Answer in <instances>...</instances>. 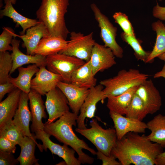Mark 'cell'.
<instances>
[{
	"label": "cell",
	"instance_id": "1f68e13d",
	"mask_svg": "<svg viewBox=\"0 0 165 165\" xmlns=\"http://www.w3.org/2000/svg\"><path fill=\"white\" fill-rule=\"evenodd\" d=\"M13 65L11 54L8 51L0 52V84L10 81L9 74Z\"/></svg>",
	"mask_w": 165,
	"mask_h": 165
},
{
	"label": "cell",
	"instance_id": "603a6c76",
	"mask_svg": "<svg viewBox=\"0 0 165 165\" xmlns=\"http://www.w3.org/2000/svg\"><path fill=\"white\" fill-rule=\"evenodd\" d=\"M94 76L90 60L74 71L70 83L78 87L90 89L96 85L97 79Z\"/></svg>",
	"mask_w": 165,
	"mask_h": 165
},
{
	"label": "cell",
	"instance_id": "7402d4cb",
	"mask_svg": "<svg viewBox=\"0 0 165 165\" xmlns=\"http://www.w3.org/2000/svg\"><path fill=\"white\" fill-rule=\"evenodd\" d=\"M68 41L61 38L48 35L42 38L34 53L46 57L59 53L66 46Z\"/></svg>",
	"mask_w": 165,
	"mask_h": 165
},
{
	"label": "cell",
	"instance_id": "d6986e66",
	"mask_svg": "<svg viewBox=\"0 0 165 165\" xmlns=\"http://www.w3.org/2000/svg\"><path fill=\"white\" fill-rule=\"evenodd\" d=\"M28 95L32 115L31 130L33 133L37 130H44V123L42 119L46 118L47 115L42 95L32 89H31Z\"/></svg>",
	"mask_w": 165,
	"mask_h": 165
},
{
	"label": "cell",
	"instance_id": "3957f363",
	"mask_svg": "<svg viewBox=\"0 0 165 165\" xmlns=\"http://www.w3.org/2000/svg\"><path fill=\"white\" fill-rule=\"evenodd\" d=\"M69 5V0H42L36 16L44 25L49 35L66 39L70 32L64 16Z\"/></svg>",
	"mask_w": 165,
	"mask_h": 165
},
{
	"label": "cell",
	"instance_id": "f35d334b",
	"mask_svg": "<svg viewBox=\"0 0 165 165\" xmlns=\"http://www.w3.org/2000/svg\"><path fill=\"white\" fill-rule=\"evenodd\" d=\"M16 87L10 81L0 84V101H1L5 94L10 93Z\"/></svg>",
	"mask_w": 165,
	"mask_h": 165
},
{
	"label": "cell",
	"instance_id": "5b68a950",
	"mask_svg": "<svg viewBox=\"0 0 165 165\" xmlns=\"http://www.w3.org/2000/svg\"><path fill=\"white\" fill-rule=\"evenodd\" d=\"M89 125L91 127L90 128H76L75 130L90 141L97 150L106 156H110L117 140L115 129H103L97 123V119H93Z\"/></svg>",
	"mask_w": 165,
	"mask_h": 165
},
{
	"label": "cell",
	"instance_id": "cb8c5ba5",
	"mask_svg": "<svg viewBox=\"0 0 165 165\" xmlns=\"http://www.w3.org/2000/svg\"><path fill=\"white\" fill-rule=\"evenodd\" d=\"M139 86L132 87L119 95L107 98L106 106L109 111L125 115Z\"/></svg>",
	"mask_w": 165,
	"mask_h": 165
},
{
	"label": "cell",
	"instance_id": "7bdbcfd3",
	"mask_svg": "<svg viewBox=\"0 0 165 165\" xmlns=\"http://www.w3.org/2000/svg\"><path fill=\"white\" fill-rule=\"evenodd\" d=\"M157 57L161 60L165 61V52L160 54Z\"/></svg>",
	"mask_w": 165,
	"mask_h": 165
},
{
	"label": "cell",
	"instance_id": "f1b7e54d",
	"mask_svg": "<svg viewBox=\"0 0 165 165\" xmlns=\"http://www.w3.org/2000/svg\"><path fill=\"white\" fill-rule=\"evenodd\" d=\"M153 30L156 33V42L146 63H152L155 58L165 52V25L160 20L153 22L151 25Z\"/></svg>",
	"mask_w": 165,
	"mask_h": 165
},
{
	"label": "cell",
	"instance_id": "d4e9b609",
	"mask_svg": "<svg viewBox=\"0 0 165 165\" xmlns=\"http://www.w3.org/2000/svg\"><path fill=\"white\" fill-rule=\"evenodd\" d=\"M18 145L21 151L17 159L20 165H39V160L36 158L35 152L36 145L40 150V144L28 137L24 136Z\"/></svg>",
	"mask_w": 165,
	"mask_h": 165
},
{
	"label": "cell",
	"instance_id": "f6af8a7d",
	"mask_svg": "<svg viewBox=\"0 0 165 165\" xmlns=\"http://www.w3.org/2000/svg\"><path fill=\"white\" fill-rule=\"evenodd\" d=\"M159 1L161 2L162 1V0H158Z\"/></svg>",
	"mask_w": 165,
	"mask_h": 165
},
{
	"label": "cell",
	"instance_id": "52a82bcc",
	"mask_svg": "<svg viewBox=\"0 0 165 165\" xmlns=\"http://www.w3.org/2000/svg\"><path fill=\"white\" fill-rule=\"evenodd\" d=\"M70 34V40L66 47L59 53L73 56L86 62L89 61L96 42L93 39V32L86 35L75 31Z\"/></svg>",
	"mask_w": 165,
	"mask_h": 165
},
{
	"label": "cell",
	"instance_id": "ee69618b",
	"mask_svg": "<svg viewBox=\"0 0 165 165\" xmlns=\"http://www.w3.org/2000/svg\"><path fill=\"white\" fill-rule=\"evenodd\" d=\"M12 4H15L16 3V0H10Z\"/></svg>",
	"mask_w": 165,
	"mask_h": 165
},
{
	"label": "cell",
	"instance_id": "2e32d148",
	"mask_svg": "<svg viewBox=\"0 0 165 165\" xmlns=\"http://www.w3.org/2000/svg\"><path fill=\"white\" fill-rule=\"evenodd\" d=\"M114 56L109 48L95 42L90 59L94 75L116 64Z\"/></svg>",
	"mask_w": 165,
	"mask_h": 165
},
{
	"label": "cell",
	"instance_id": "d590c367",
	"mask_svg": "<svg viewBox=\"0 0 165 165\" xmlns=\"http://www.w3.org/2000/svg\"><path fill=\"white\" fill-rule=\"evenodd\" d=\"M19 163L13 153L0 151V165H15Z\"/></svg>",
	"mask_w": 165,
	"mask_h": 165
},
{
	"label": "cell",
	"instance_id": "44dd1931",
	"mask_svg": "<svg viewBox=\"0 0 165 165\" xmlns=\"http://www.w3.org/2000/svg\"><path fill=\"white\" fill-rule=\"evenodd\" d=\"M49 35L46 28L42 22L28 29L25 34L18 35L15 34V37H19L23 42L22 46L25 47L27 54L34 55V52L40 40Z\"/></svg>",
	"mask_w": 165,
	"mask_h": 165
},
{
	"label": "cell",
	"instance_id": "277c9868",
	"mask_svg": "<svg viewBox=\"0 0 165 165\" xmlns=\"http://www.w3.org/2000/svg\"><path fill=\"white\" fill-rule=\"evenodd\" d=\"M148 76L138 69H122L116 76L101 80L100 84L105 87L103 91L107 98L119 95L132 87L139 85L148 79Z\"/></svg>",
	"mask_w": 165,
	"mask_h": 165
},
{
	"label": "cell",
	"instance_id": "b9f144b4",
	"mask_svg": "<svg viewBox=\"0 0 165 165\" xmlns=\"http://www.w3.org/2000/svg\"><path fill=\"white\" fill-rule=\"evenodd\" d=\"M162 70L156 73L153 75L154 78L163 77L165 79V61Z\"/></svg>",
	"mask_w": 165,
	"mask_h": 165
},
{
	"label": "cell",
	"instance_id": "ab89813d",
	"mask_svg": "<svg viewBox=\"0 0 165 165\" xmlns=\"http://www.w3.org/2000/svg\"><path fill=\"white\" fill-rule=\"evenodd\" d=\"M153 16L160 20L165 21V7L161 6L157 3L152 9Z\"/></svg>",
	"mask_w": 165,
	"mask_h": 165
},
{
	"label": "cell",
	"instance_id": "e575fe53",
	"mask_svg": "<svg viewBox=\"0 0 165 165\" xmlns=\"http://www.w3.org/2000/svg\"><path fill=\"white\" fill-rule=\"evenodd\" d=\"M112 17L115 22L120 26L124 32L129 35L135 36L133 26L126 14L120 12H116Z\"/></svg>",
	"mask_w": 165,
	"mask_h": 165
},
{
	"label": "cell",
	"instance_id": "30bf717a",
	"mask_svg": "<svg viewBox=\"0 0 165 165\" xmlns=\"http://www.w3.org/2000/svg\"><path fill=\"white\" fill-rule=\"evenodd\" d=\"M45 95V106L49 115L46 123L53 122L69 111L70 107L68 100L58 87L50 91Z\"/></svg>",
	"mask_w": 165,
	"mask_h": 165
},
{
	"label": "cell",
	"instance_id": "4fadbf2b",
	"mask_svg": "<svg viewBox=\"0 0 165 165\" xmlns=\"http://www.w3.org/2000/svg\"><path fill=\"white\" fill-rule=\"evenodd\" d=\"M117 136L120 140L130 132L144 133L147 129L146 123L142 121L123 116V115L109 111Z\"/></svg>",
	"mask_w": 165,
	"mask_h": 165
},
{
	"label": "cell",
	"instance_id": "7c38bea8",
	"mask_svg": "<svg viewBox=\"0 0 165 165\" xmlns=\"http://www.w3.org/2000/svg\"><path fill=\"white\" fill-rule=\"evenodd\" d=\"M136 93L143 102L148 114H153L160 109L162 98L152 80L147 79L140 84Z\"/></svg>",
	"mask_w": 165,
	"mask_h": 165
},
{
	"label": "cell",
	"instance_id": "8d00e7d4",
	"mask_svg": "<svg viewBox=\"0 0 165 165\" xmlns=\"http://www.w3.org/2000/svg\"><path fill=\"white\" fill-rule=\"evenodd\" d=\"M96 155L97 159L102 160V165H122L120 162L116 160V157L111 154L110 156H107L97 150Z\"/></svg>",
	"mask_w": 165,
	"mask_h": 165
},
{
	"label": "cell",
	"instance_id": "4316f807",
	"mask_svg": "<svg viewBox=\"0 0 165 165\" xmlns=\"http://www.w3.org/2000/svg\"><path fill=\"white\" fill-rule=\"evenodd\" d=\"M4 9L0 11L1 18L3 16H7L20 25L22 28L21 35L25 34L28 29L40 22L38 20L26 17L18 13L15 9L10 0H4Z\"/></svg>",
	"mask_w": 165,
	"mask_h": 165
},
{
	"label": "cell",
	"instance_id": "ffe728a7",
	"mask_svg": "<svg viewBox=\"0 0 165 165\" xmlns=\"http://www.w3.org/2000/svg\"><path fill=\"white\" fill-rule=\"evenodd\" d=\"M22 91L16 88L0 103V129L13 120L18 108Z\"/></svg>",
	"mask_w": 165,
	"mask_h": 165
},
{
	"label": "cell",
	"instance_id": "e0dca14e",
	"mask_svg": "<svg viewBox=\"0 0 165 165\" xmlns=\"http://www.w3.org/2000/svg\"><path fill=\"white\" fill-rule=\"evenodd\" d=\"M58 87L64 94L72 112L78 115L80 108L90 91V89L75 86L71 83L59 82Z\"/></svg>",
	"mask_w": 165,
	"mask_h": 165
},
{
	"label": "cell",
	"instance_id": "ac0fdd59",
	"mask_svg": "<svg viewBox=\"0 0 165 165\" xmlns=\"http://www.w3.org/2000/svg\"><path fill=\"white\" fill-rule=\"evenodd\" d=\"M20 41L13 37L11 44L13 47L11 56L13 65L10 75L13 73L16 69L25 64H36L39 68L46 66V57L38 54L30 55L25 54L19 49Z\"/></svg>",
	"mask_w": 165,
	"mask_h": 165
},
{
	"label": "cell",
	"instance_id": "f546056e",
	"mask_svg": "<svg viewBox=\"0 0 165 165\" xmlns=\"http://www.w3.org/2000/svg\"><path fill=\"white\" fill-rule=\"evenodd\" d=\"M148 114L143 102L135 93L125 114L126 116L142 121Z\"/></svg>",
	"mask_w": 165,
	"mask_h": 165
},
{
	"label": "cell",
	"instance_id": "5bb4252c",
	"mask_svg": "<svg viewBox=\"0 0 165 165\" xmlns=\"http://www.w3.org/2000/svg\"><path fill=\"white\" fill-rule=\"evenodd\" d=\"M45 67H39V70L31 82V89L43 96L57 87L59 82L63 81L60 75L50 72Z\"/></svg>",
	"mask_w": 165,
	"mask_h": 165
},
{
	"label": "cell",
	"instance_id": "83f0119b",
	"mask_svg": "<svg viewBox=\"0 0 165 165\" xmlns=\"http://www.w3.org/2000/svg\"><path fill=\"white\" fill-rule=\"evenodd\" d=\"M147 129L151 131L147 136L152 142L165 148V116L159 114L147 123Z\"/></svg>",
	"mask_w": 165,
	"mask_h": 165
},
{
	"label": "cell",
	"instance_id": "ba28073f",
	"mask_svg": "<svg viewBox=\"0 0 165 165\" xmlns=\"http://www.w3.org/2000/svg\"><path fill=\"white\" fill-rule=\"evenodd\" d=\"M85 63L84 61L75 57L59 53L46 57L47 69L60 75L63 81L68 83H70L74 71Z\"/></svg>",
	"mask_w": 165,
	"mask_h": 165
},
{
	"label": "cell",
	"instance_id": "74e56055",
	"mask_svg": "<svg viewBox=\"0 0 165 165\" xmlns=\"http://www.w3.org/2000/svg\"><path fill=\"white\" fill-rule=\"evenodd\" d=\"M15 143L8 139L0 136V151L15 153L16 149Z\"/></svg>",
	"mask_w": 165,
	"mask_h": 165
},
{
	"label": "cell",
	"instance_id": "836d02e7",
	"mask_svg": "<svg viewBox=\"0 0 165 165\" xmlns=\"http://www.w3.org/2000/svg\"><path fill=\"white\" fill-rule=\"evenodd\" d=\"M3 29V31L0 35V52L12 51L13 47L10 44L16 34L11 28L4 27Z\"/></svg>",
	"mask_w": 165,
	"mask_h": 165
},
{
	"label": "cell",
	"instance_id": "4dcf8cb0",
	"mask_svg": "<svg viewBox=\"0 0 165 165\" xmlns=\"http://www.w3.org/2000/svg\"><path fill=\"white\" fill-rule=\"evenodd\" d=\"M121 37L123 41L133 49L136 59L146 63L151 51H147L143 49L139 40L136 38L135 36L129 35L123 32L121 34Z\"/></svg>",
	"mask_w": 165,
	"mask_h": 165
},
{
	"label": "cell",
	"instance_id": "9a60e30c",
	"mask_svg": "<svg viewBox=\"0 0 165 165\" xmlns=\"http://www.w3.org/2000/svg\"><path fill=\"white\" fill-rule=\"evenodd\" d=\"M28 94L22 91L18 106L13 121L24 136L28 137L36 141L34 134L31 133L29 128L32 115L28 106Z\"/></svg>",
	"mask_w": 165,
	"mask_h": 165
},
{
	"label": "cell",
	"instance_id": "7a4b0ae2",
	"mask_svg": "<svg viewBox=\"0 0 165 165\" xmlns=\"http://www.w3.org/2000/svg\"><path fill=\"white\" fill-rule=\"evenodd\" d=\"M78 115L69 111L55 122L44 123V130L58 141L69 146L77 153L78 159L81 164H92L94 159L83 152L85 149L93 155H96L97 152L90 147L83 140L79 138L73 131L72 127L77 124Z\"/></svg>",
	"mask_w": 165,
	"mask_h": 165
},
{
	"label": "cell",
	"instance_id": "9c48e42d",
	"mask_svg": "<svg viewBox=\"0 0 165 165\" xmlns=\"http://www.w3.org/2000/svg\"><path fill=\"white\" fill-rule=\"evenodd\" d=\"M36 139L41 141L42 143L40 144L41 149L42 152L43 150L46 151L48 149L52 154L57 155L64 160L67 165H80V162L75 156V151L72 148H70L68 145L64 144L61 145L53 142L50 139L51 136L44 130H38L34 134Z\"/></svg>",
	"mask_w": 165,
	"mask_h": 165
},
{
	"label": "cell",
	"instance_id": "8fae6325",
	"mask_svg": "<svg viewBox=\"0 0 165 165\" xmlns=\"http://www.w3.org/2000/svg\"><path fill=\"white\" fill-rule=\"evenodd\" d=\"M104 88V86L99 84L90 89L89 93L80 108V114L77 119V128H87L85 123L86 118L94 117L97 104L106 98L103 91Z\"/></svg>",
	"mask_w": 165,
	"mask_h": 165
},
{
	"label": "cell",
	"instance_id": "6da1fadb",
	"mask_svg": "<svg viewBox=\"0 0 165 165\" xmlns=\"http://www.w3.org/2000/svg\"><path fill=\"white\" fill-rule=\"evenodd\" d=\"M130 132L117 140L111 154L122 165H154L157 157L163 152V148L154 143L145 134Z\"/></svg>",
	"mask_w": 165,
	"mask_h": 165
},
{
	"label": "cell",
	"instance_id": "d6a6232c",
	"mask_svg": "<svg viewBox=\"0 0 165 165\" xmlns=\"http://www.w3.org/2000/svg\"><path fill=\"white\" fill-rule=\"evenodd\" d=\"M0 136L4 137L19 145L24 136L12 120L0 129Z\"/></svg>",
	"mask_w": 165,
	"mask_h": 165
},
{
	"label": "cell",
	"instance_id": "8992f818",
	"mask_svg": "<svg viewBox=\"0 0 165 165\" xmlns=\"http://www.w3.org/2000/svg\"><path fill=\"white\" fill-rule=\"evenodd\" d=\"M90 7L100 29V36L104 45L112 50L115 56L122 58L123 56V50L116 39L117 28L113 25L108 18L101 12L95 4H91Z\"/></svg>",
	"mask_w": 165,
	"mask_h": 165
},
{
	"label": "cell",
	"instance_id": "60d3db41",
	"mask_svg": "<svg viewBox=\"0 0 165 165\" xmlns=\"http://www.w3.org/2000/svg\"><path fill=\"white\" fill-rule=\"evenodd\" d=\"M156 165H165V151L160 153L157 157Z\"/></svg>",
	"mask_w": 165,
	"mask_h": 165
},
{
	"label": "cell",
	"instance_id": "484cf974",
	"mask_svg": "<svg viewBox=\"0 0 165 165\" xmlns=\"http://www.w3.org/2000/svg\"><path fill=\"white\" fill-rule=\"evenodd\" d=\"M39 69V68L36 64L29 65L26 68L20 67L18 68V76L15 78L10 76L9 81L16 88L28 94L31 89L32 78Z\"/></svg>",
	"mask_w": 165,
	"mask_h": 165
}]
</instances>
